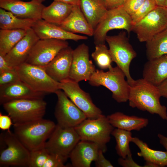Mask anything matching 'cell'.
Wrapping results in <instances>:
<instances>
[{
  "mask_svg": "<svg viewBox=\"0 0 167 167\" xmlns=\"http://www.w3.org/2000/svg\"><path fill=\"white\" fill-rule=\"evenodd\" d=\"M131 142L139 148L137 155L142 157L147 162L153 163L158 167L167 166V152L154 150L149 148L148 144L137 137H132Z\"/></svg>",
  "mask_w": 167,
  "mask_h": 167,
  "instance_id": "27",
  "label": "cell"
},
{
  "mask_svg": "<svg viewBox=\"0 0 167 167\" xmlns=\"http://www.w3.org/2000/svg\"><path fill=\"white\" fill-rule=\"evenodd\" d=\"M13 125L12 121L8 115H4L0 113V128L3 131L10 130L11 126Z\"/></svg>",
  "mask_w": 167,
  "mask_h": 167,
  "instance_id": "39",
  "label": "cell"
},
{
  "mask_svg": "<svg viewBox=\"0 0 167 167\" xmlns=\"http://www.w3.org/2000/svg\"><path fill=\"white\" fill-rule=\"evenodd\" d=\"M46 94L33 90L21 80L0 87L1 104L14 100L43 99Z\"/></svg>",
  "mask_w": 167,
  "mask_h": 167,
  "instance_id": "20",
  "label": "cell"
},
{
  "mask_svg": "<svg viewBox=\"0 0 167 167\" xmlns=\"http://www.w3.org/2000/svg\"><path fill=\"white\" fill-rule=\"evenodd\" d=\"M39 39L32 28L28 30L25 36L5 56L9 65L15 68L25 63L33 47Z\"/></svg>",
  "mask_w": 167,
  "mask_h": 167,
  "instance_id": "18",
  "label": "cell"
},
{
  "mask_svg": "<svg viewBox=\"0 0 167 167\" xmlns=\"http://www.w3.org/2000/svg\"><path fill=\"white\" fill-rule=\"evenodd\" d=\"M13 124L26 122L43 118L47 104L43 99L13 100L2 104Z\"/></svg>",
  "mask_w": 167,
  "mask_h": 167,
  "instance_id": "5",
  "label": "cell"
},
{
  "mask_svg": "<svg viewBox=\"0 0 167 167\" xmlns=\"http://www.w3.org/2000/svg\"><path fill=\"white\" fill-rule=\"evenodd\" d=\"M23 29L0 30V54L5 56L26 34Z\"/></svg>",
  "mask_w": 167,
  "mask_h": 167,
  "instance_id": "31",
  "label": "cell"
},
{
  "mask_svg": "<svg viewBox=\"0 0 167 167\" xmlns=\"http://www.w3.org/2000/svg\"><path fill=\"white\" fill-rule=\"evenodd\" d=\"M21 80L35 91L54 93L59 82L51 78L42 67L24 63L15 68Z\"/></svg>",
  "mask_w": 167,
  "mask_h": 167,
  "instance_id": "8",
  "label": "cell"
},
{
  "mask_svg": "<svg viewBox=\"0 0 167 167\" xmlns=\"http://www.w3.org/2000/svg\"><path fill=\"white\" fill-rule=\"evenodd\" d=\"M42 2L32 0H0V7L8 11L17 17L36 20L42 19L41 14L45 6Z\"/></svg>",
  "mask_w": 167,
  "mask_h": 167,
  "instance_id": "16",
  "label": "cell"
},
{
  "mask_svg": "<svg viewBox=\"0 0 167 167\" xmlns=\"http://www.w3.org/2000/svg\"><path fill=\"white\" fill-rule=\"evenodd\" d=\"M59 88L84 113L87 118H96L103 114L101 109L93 103L89 94L80 87L78 82L68 78L59 82Z\"/></svg>",
  "mask_w": 167,
  "mask_h": 167,
  "instance_id": "12",
  "label": "cell"
},
{
  "mask_svg": "<svg viewBox=\"0 0 167 167\" xmlns=\"http://www.w3.org/2000/svg\"><path fill=\"white\" fill-rule=\"evenodd\" d=\"M36 21L31 19L20 18L11 12L0 8V29L28 30L32 28Z\"/></svg>",
  "mask_w": 167,
  "mask_h": 167,
  "instance_id": "28",
  "label": "cell"
},
{
  "mask_svg": "<svg viewBox=\"0 0 167 167\" xmlns=\"http://www.w3.org/2000/svg\"><path fill=\"white\" fill-rule=\"evenodd\" d=\"M157 87L161 96L167 98V79Z\"/></svg>",
  "mask_w": 167,
  "mask_h": 167,
  "instance_id": "42",
  "label": "cell"
},
{
  "mask_svg": "<svg viewBox=\"0 0 167 167\" xmlns=\"http://www.w3.org/2000/svg\"><path fill=\"white\" fill-rule=\"evenodd\" d=\"M13 126L15 135L31 152L44 148L56 124L43 118Z\"/></svg>",
  "mask_w": 167,
  "mask_h": 167,
  "instance_id": "2",
  "label": "cell"
},
{
  "mask_svg": "<svg viewBox=\"0 0 167 167\" xmlns=\"http://www.w3.org/2000/svg\"><path fill=\"white\" fill-rule=\"evenodd\" d=\"M36 0V1H39V2H43V1H45V0Z\"/></svg>",
  "mask_w": 167,
  "mask_h": 167,
  "instance_id": "48",
  "label": "cell"
},
{
  "mask_svg": "<svg viewBox=\"0 0 167 167\" xmlns=\"http://www.w3.org/2000/svg\"><path fill=\"white\" fill-rule=\"evenodd\" d=\"M80 140L74 128L64 127L57 124L44 148L65 163Z\"/></svg>",
  "mask_w": 167,
  "mask_h": 167,
  "instance_id": "7",
  "label": "cell"
},
{
  "mask_svg": "<svg viewBox=\"0 0 167 167\" xmlns=\"http://www.w3.org/2000/svg\"><path fill=\"white\" fill-rule=\"evenodd\" d=\"M98 146L92 142L80 140L71 151L69 158L74 167H90L96 159Z\"/></svg>",
  "mask_w": 167,
  "mask_h": 167,
  "instance_id": "21",
  "label": "cell"
},
{
  "mask_svg": "<svg viewBox=\"0 0 167 167\" xmlns=\"http://www.w3.org/2000/svg\"><path fill=\"white\" fill-rule=\"evenodd\" d=\"M143 78L157 87L167 79V54L148 60L143 71Z\"/></svg>",
  "mask_w": 167,
  "mask_h": 167,
  "instance_id": "23",
  "label": "cell"
},
{
  "mask_svg": "<svg viewBox=\"0 0 167 167\" xmlns=\"http://www.w3.org/2000/svg\"><path fill=\"white\" fill-rule=\"evenodd\" d=\"M95 45V50L91 56L96 65L102 70L111 68V63L113 62L109 49L105 44Z\"/></svg>",
  "mask_w": 167,
  "mask_h": 167,
  "instance_id": "33",
  "label": "cell"
},
{
  "mask_svg": "<svg viewBox=\"0 0 167 167\" xmlns=\"http://www.w3.org/2000/svg\"><path fill=\"white\" fill-rule=\"evenodd\" d=\"M73 6L57 1H54L43 9L42 19L52 24L59 26L71 12Z\"/></svg>",
  "mask_w": 167,
  "mask_h": 167,
  "instance_id": "25",
  "label": "cell"
},
{
  "mask_svg": "<svg viewBox=\"0 0 167 167\" xmlns=\"http://www.w3.org/2000/svg\"><path fill=\"white\" fill-rule=\"evenodd\" d=\"M80 6L86 19L94 30L107 10L99 0H80Z\"/></svg>",
  "mask_w": 167,
  "mask_h": 167,
  "instance_id": "26",
  "label": "cell"
},
{
  "mask_svg": "<svg viewBox=\"0 0 167 167\" xmlns=\"http://www.w3.org/2000/svg\"><path fill=\"white\" fill-rule=\"evenodd\" d=\"M20 80L15 68L0 74V87Z\"/></svg>",
  "mask_w": 167,
  "mask_h": 167,
  "instance_id": "35",
  "label": "cell"
},
{
  "mask_svg": "<svg viewBox=\"0 0 167 167\" xmlns=\"http://www.w3.org/2000/svg\"><path fill=\"white\" fill-rule=\"evenodd\" d=\"M158 6H164L166 0H155Z\"/></svg>",
  "mask_w": 167,
  "mask_h": 167,
  "instance_id": "46",
  "label": "cell"
},
{
  "mask_svg": "<svg viewBox=\"0 0 167 167\" xmlns=\"http://www.w3.org/2000/svg\"><path fill=\"white\" fill-rule=\"evenodd\" d=\"M40 39H54L77 41L88 38L66 31L59 26L49 23L43 19L36 20L32 28Z\"/></svg>",
  "mask_w": 167,
  "mask_h": 167,
  "instance_id": "19",
  "label": "cell"
},
{
  "mask_svg": "<svg viewBox=\"0 0 167 167\" xmlns=\"http://www.w3.org/2000/svg\"><path fill=\"white\" fill-rule=\"evenodd\" d=\"M146 47L148 60L167 54V28L147 41Z\"/></svg>",
  "mask_w": 167,
  "mask_h": 167,
  "instance_id": "30",
  "label": "cell"
},
{
  "mask_svg": "<svg viewBox=\"0 0 167 167\" xmlns=\"http://www.w3.org/2000/svg\"><path fill=\"white\" fill-rule=\"evenodd\" d=\"M1 141L6 146L1 151L0 166H15L29 167L30 160L29 151L14 133L8 130L0 135Z\"/></svg>",
  "mask_w": 167,
  "mask_h": 167,
  "instance_id": "9",
  "label": "cell"
},
{
  "mask_svg": "<svg viewBox=\"0 0 167 167\" xmlns=\"http://www.w3.org/2000/svg\"><path fill=\"white\" fill-rule=\"evenodd\" d=\"M96 70L95 65L89 59L88 45L82 43L73 50L69 78L78 83L88 81Z\"/></svg>",
  "mask_w": 167,
  "mask_h": 167,
  "instance_id": "15",
  "label": "cell"
},
{
  "mask_svg": "<svg viewBox=\"0 0 167 167\" xmlns=\"http://www.w3.org/2000/svg\"><path fill=\"white\" fill-rule=\"evenodd\" d=\"M118 164L123 167H143L135 162L132 158V154L127 156L125 158L120 157L118 160Z\"/></svg>",
  "mask_w": 167,
  "mask_h": 167,
  "instance_id": "40",
  "label": "cell"
},
{
  "mask_svg": "<svg viewBox=\"0 0 167 167\" xmlns=\"http://www.w3.org/2000/svg\"><path fill=\"white\" fill-rule=\"evenodd\" d=\"M157 6L155 0H145L137 11L131 16L133 25L142 19Z\"/></svg>",
  "mask_w": 167,
  "mask_h": 167,
  "instance_id": "34",
  "label": "cell"
},
{
  "mask_svg": "<svg viewBox=\"0 0 167 167\" xmlns=\"http://www.w3.org/2000/svg\"><path fill=\"white\" fill-rule=\"evenodd\" d=\"M130 86L128 101L130 107L156 114L167 120V108L161 104V96L157 87L143 78L135 80Z\"/></svg>",
  "mask_w": 167,
  "mask_h": 167,
  "instance_id": "1",
  "label": "cell"
},
{
  "mask_svg": "<svg viewBox=\"0 0 167 167\" xmlns=\"http://www.w3.org/2000/svg\"><path fill=\"white\" fill-rule=\"evenodd\" d=\"M145 0H126L122 7L125 11L131 16L139 9Z\"/></svg>",
  "mask_w": 167,
  "mask_h": 167,
  "instance_id": "36",
  "label": "cell"
},
{
  "mask_svg": "<svg viewBox=\"0 0 167 167\" xmlns=\"http://www.w3.org/2000/svg\"><path fill=\"white\" fill-rule=\"evenodd\" d=\"M58 101L54 115L57 124L64 127L75 128L87 118L61 89L57 91Z\"/></svg>",
  "mask_w": 167,
  "mask_h": 167,
  "instance_id": "13",
  "label": "cell"
},
{
  "mask_svg": "<svg viewBox=\"0 0 167 167\" xmlns=\"http://www.w3.org/2000/svg\"><path fill=\"white\" fill-rule=\"evenodd\" d=\"M105 41L109 46V50L113 62L124 73L129 84L135 81L130 72V66L132 60L137 54L130 44L125 32L114 36H107Z\"/></svg>",
  "mask_w": 167,
  "mask_h": 167,
  "instance_id": "6",
  "label": "cell"
},
{
  "mask_svg": "<svg viewBox=\"0 0 167 167\" xmlns=\"http://www.w3.org/2000/svg\"><path fill=\"white\" fill-rule=\"evenodd\" d=\"M59 26L72 33H80L91 36L94 30L89 24L83 14L79 5L73 6L66 18Z\"/></svg>",
  "mask_w": 167,
  "mask_h": 167,
  "instance_id": "22",
  "label": "cell"
},
{
  "mask_svg": "<svg viewBox=\"0 0 167 167\" xmlns=\"http://www.w3.org/2000/svg\"><path fill=\"white\" fill-rule=\"evenodd\" d=\"M107 10L122 7L126 0H99Z\"/></svg>",
  "mask_w": 167,
  "mask_h": 167,
  "instance_id": "37",
  "label": "cell"
},
{
  "mask_svg": "<svg viewBox=\"0 0 167 167\" xmlns=\"http://www.w3.org/2000/svg\"><path fill=\"white\" fill-rule=\"evenodd\" d=\"M29 167H65L64 163L44 148L30 152Z\"/></svg>",
  "mask_w": 167,
  "mask_h": 167,
  "instance_id": "29",
  "label": "cell"
},
{
  "mask_svg": "<svg viewBox=\"0 0 167 167\" xmlns=\"http://www.w3.org/2000/svg\"><path fill=\"white\" fill-rule=\"evenodd\" d=\"M14 68L9 65L5 59V56L0 54V74Z\"/></svg>",
  "mask_w": 167,
  "mask_h": 167,
  "instance_id": "41",
  "label": "cell"
},
{
  "mask_svg": "<svg viewBox=\"0 0 167 167\" xmlns=\"http://www.w3.org/2000/svg\"><path fill=\"white\" fill-rule=\"evenodd\" d=\"M107 117L110 124L114 127L131 131H139L148 124V118L135 116H129L117 112Z\"/></svg>",
  "mask_w": 167,
  "mask_h": 167,
  "instance_id": "24",
  "label": "cell"
},
{
  "mask_svg": "<svg viewBox=\"0 0 167 167\" xmlns=\"http://www.w3.org/2000/svg\"><path fill=\"white\" fill-rule=\"evenodd\" d=\"M74 128L80 140L95 143L104 153L107 150L106 144L114 129L107 116L103 114L96 118H87Z\"/></svg>",
  "mask_w": 167,
  "mask_h": 167,
  "instance_id": "4",
  "label": "cell"
},
{
  "mask_svg": "<svg viewBox=\"0 0 167 167\" xmlns=\"http://www.w3.org/2000/svg\"><path fill=\"white\" fill-rule=\"evenodd\" d=\"M68 46L66 41L40 39L33 47L25 63L44 66L50 62L60 51Z\"/></svg>",
  "mask_w": 167,
  "mask_h": 167,
  "instance_id": "14",
  "label": "cell"
},
{
  "mask_svg": "<svg viewBox=\"0 0 167 167\" xmlns=\"http://www.w3.org/2000/svg\"><path fill=\"white\" fill-rule=\"evenodd\" d=\"M157 136L160 144L165 148L167 152V137L161 134H158Z\"/></svg>",
  "mask_w": 167,
  "mask_h": 167,
  "instance_id": "43",
  "label": "cell"
},
{
  "mask_svg": "<svg viewBox=\"0 0 167 167\" xmlns=\"http://www.w3.org/2000/svg\"><path fill=\"white\" fill-rule=\"evenodd\" d=\"M125 75L117 66L106 72L96 70L89 83L92 86H103L112 92V98L118 103L128 101L130 86L125 79Z\"/></svg>",
  "mask_w": 167,
  "mask_h": 167,
  "instance_id": "3",
  "label": "cell"
},
{
  "mask_svg": "<svg viewBox=\"0 0 167 167\" xmlns=\"http://www.w3.org/2000/svg\"><path fill=\"white\" fill-rule=\"evenodd\" d=\"M111 135L115 139L116 143L115 149L120 157L125 158L132 154L129 147V143L132 137L131 131L116 128L113 130Z\"/></svg>",
  "mask_w": 167,
  "mask_h": 167,
  "instance_id": "32",
  "label": "cell"
},
{
  "mask_svg": "<svg viewBox=\"0 0 167 167\" xmlns=\"http://www.w3.org/2000/svg\"><path fill=\"white\" fill-rule=\"evenodd\" d=\"M164 6L167 8V0L166 1Z\"/></svg>",
  "mask_w": 167,
  "mask_h": 167,
  "instance_id": "47",
  "label": "cell"
},
{
  "mask_svg": "<svg viewBox=\"0 0 167 167\" xmlns=\"http://www.w3.org/2000/svg\"><path fill=\"white\" fill-rule=\"evenodd\" d=\"M133 24L131 16L122 7L107 10L94 30L93 36L95 45L105 44L107 33L114 29H123L129 34Z\"/></svg>",
  "mask_w": 167,
  "mask_h": 167,
  "instance_id": "10",
  "label": "cell"
},
{
  "mask_svg": "<svg viewBox=\"0 0 167 167\" xmlns=\"http://www.w3.org/2000/svg\"><path fill=\"white\" fill-rule=\"evenodd\" d=\"M144 167H158V166L156 164L150 162L146 161L144 166Z\"/></svg>",
  "mask_w": 167,
  "mask_h": 167,
  "instance_id": "45",
  "label": "cell"
},
{
  "mask_svg": "<svg viewBox=\"0 0 167 167\" xmlns=\"http://www.w3.org/2000/svg\"><path fill=\"white\" fill-rule=\"evenodd\" d=\"M73 51V49L69 46L63 48L50 62L42 67L51 78L57 82L69 78Z\"/></svg>",
  "mask_w": 167,
  "mask_h": 167,
  "instance_id": "17",
  "label": "cell"
},
{
  "mask_svg": "<svg viewBox=\"0 0 167 167\" xmlns=\"http://www.w3.org/2000/svg\"><path fill=\"white\" fill-rule=\"evenodd\" d=\"M167 28V8L157 6L146 16L134 24L132 31L140 42H146Z\"/></svg>",
  "mask_w": 167,
  "mask_h": 167,
  "instance_id": "11",
  "label": "cell"
},
{
  "mask_svg": "<svg viewBox=\"0 0 167 167\" xmlns=\"http://www.w3.org/2000/svg\"><path fill=\"white\" fill-rule=\"evenodd\" d=\"M54 1L61 2L72 6L79 5L80 0H54Z\"/></svg>",
  "mask_w": 167,
  "mask_h": 167,
  "instance_id": "44",
  "label": "cell"
},
{
  "mask_svg": "<svg viewBox=\"0 0 167 167\" xmlns=\"http://www.w3.org/2000/svg\"><path fill=\"white\" fill-rule=\"evenodd\" d=\"M104 152L99 149L96 160L95 161L97 167H113V166L109 161L106 159L103 155Z\"/></svg>",
  "mask_w": 167,
  "mask_h": 167,
  "instance_id": "38",
  "label": "cell"
}]
</instances>
